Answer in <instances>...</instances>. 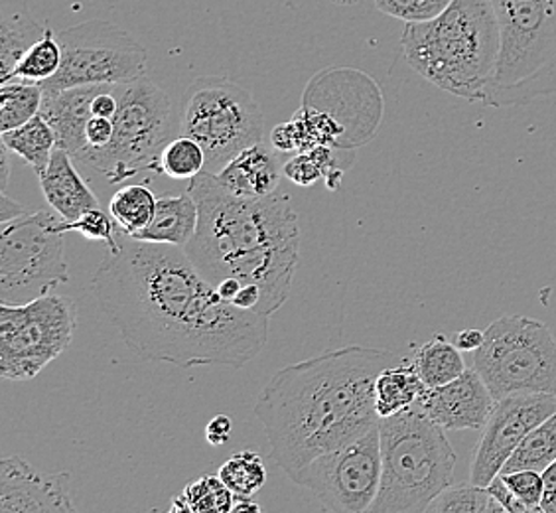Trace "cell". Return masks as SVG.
<instances>
[{
	"mask_svg": "<svg viewBox=\"0 0 556 513\" xmlns=\"http://www.w3.org/2000/svg\"><path fill=\"white\" fill-rule=\"evenodd\" d=\"M99 309L130 352L178 365L245 367L268 342L267 314L217 295L184 247L147 243L118 232L91 278Z\"/></svg>",
	"mask_w": 556,
	"mask_h": 513,
	"instance_id": "obj_1",
	"label": "cell"
},
{
	"mask_svg": "<svg viewBox=\"0 0 556 513\" xmlns=\"http://www.w3.org/2000/svg\"><path fill=\"white\" fill-rule=\"evenodd\" d=\"M393 362L391 352L352 343L278 370L253 406L278 468L290 476L374 428L375 379Z\"/></svg>",
	"mask_w": 556,
	"mask_h": 513,
	"instance_id": "obj_2",
	"label": "cell"
},
{
	"mask_svg": "<svg viewBox=\"0 0 556 513\" xmlns=\"http://www.w3.org/2000/svg\"><path fill=\"white\" fill-rule=\"evenodd\" d=\"M186 192L200 212L195 236L184 247L190 261L214 287L227 277L258 285V312L273 316L289 300L300 263L299 215L289 196H237L207 171Z\"/></svg>",
	"mask_w": 556,
	"mask_h": 513,
	"instance_id": "obj_3",
	"label": "cell"
},
{
	"mask_svg": "<svg viewBox=\"0 0 556 513\" xmlns=\"http://www.w3.org/2000/svg\"><path fill=\"white\" fill-rule=\"evenodd\" d=\"M502 46L492 0H452L434 21L407 24L401 48L428 84L471 103H483Z\"/></svg>",
	"mask_w": 556,
	"mask_h": 513,
	"instance_id": "obj_4",
	"label": "cell"
},
{
	"mask_svg": "<svg viewBox=\"0 0 556 513\" xmlns=\"http://www.w3.org/2000/svg\"><path fill=\"white\" fill-rule=\"evenodd\" d=\"M383 474L369 513H422L454 481L456 452L418 405L379 418Z\"/></svg>",
	"mask_w": 556,
	"mask_h": 513,
	"instance_id": "obj_5",
	"label": "cell"
},
{
	"mask_svg": "<svg viewBox=\"0 0 556 513\" xmlns=\"http://www.w3.org/2000/svg\"><path fill=\"white\" fill-rule=\"evenodd\" d=\"M502 46L483 105L517 108L556 96V0H492Z\"/></svg>",
	"mask_w": 556,
	"mask_h": 513,
	"instance_id": "obj_6",
	"label": "cell"
},
{
	"mask_svg": "<svg viewBox=\"0 0 556 513\" xmlns=\"http://www.w3.org/2000/svg\"><path fill=\"white\" fill-rule=\"evenodd\" d=\"M383 93L371 75L353 67H326L304 87L292 115L299 152L316 147L355 150L374 139L383 118Z\"/></svg>",
	"mask_w": 556,
	"mask_h": 513,
	"instance_id": "obj_7",
	"label": "cell"
},
{
	"mask_svg": "<svg viewBox=\"0 0 556 513\" xmlns=\"http://www.w3.org/2000/svg\"><path fill=\"white\" fill-rule=\"evenodd\" d=\"M118 97L115 133L108 147L86 149L74 161L89 172H97L109 186L127 183L142 172H161L162 149L180 133V121L168 93L140 77L115 86Z\"/></svg>",
	"mask_w": 556,
	"mask_h": 513,
	"instance_id": "obj_8",
	"label": "cell"
},
{
	"mask_svg": "<svg viewBox=\"0 0 556 513\" xmlns=\"http://www.w3.org/2000/svg\"><path fill=\"white\" fill-rule=\"evenodd\" d=\"M180 135L202 145L205 171L217 174L241 150L263 142L265 117L251 89L222 75H204L188 87Z\"/></svg>",
	"mask_w": 556,
	"mask_h": 513,
	"instance_id": "obj_9",
	"label": "cell"
},
{
	"mask_svg": "<svg viewBox=\"0 0 556 513\" xmlns=\"http://www.w3.org/2000/svg\"><path fill=\"white\" fill-rule=\"evenodd\" d=\"M483 331L473 370L495 401L519 393L556 396V340L545 322L502 316Z\"/></svg>",
	"mask_w": 556,
	"mask_h": 513,
	"instance_id": "obj_10",
	"label": "cell"
},
{
	"mask_svg": "<svg viewBox=\"0 0 556 513\" xmlns=\"http://www.w3.org/2000/svg\"><path fill=\"white\" fill-rule=\"evenodd\" d=\"M64 220L43 210L14 217L0 229V302L26 304L70 280Z\"/></svg>",
	"mask_w": 556,
	"mask_h": 513,
	"instance_id": "obj_11",
	"label": "cell"
},
{
	"mask_svg": "<svg viewBox=\"0 0 556 513\" xmlns=\"http://www.w3.org/2000/svg\"><path fill=\"white\" fill-rule=\"evenodd\" d=\"M74 300L48 292L26 304L0 302V375L28 381L74 340Z\"/></svg>",
	"mask_w": 556,
	"mask_h": 513,
	"instance_id": "obj_12",
	"label": "cell"
},
{
	"mask_svg": "<svg viewBox=\"0 0 556 513\" xmlns=\"http://www.w3.org/2000/svg\"><path fill=\"white\" fill-rule=\"evenodd\" d=\"M64 62L42 89L117 86L144 77L147 50L132 34L108 21H86L58 34Z\"/></svg>",
	"mask_w": 556,
	"mask_h": 513,
	"instance_id": "obj_13",
	"label": "cell"
},
{
	"mask_svg": "<svg viewBox=\"0 0 556 513\" xmlns=\"http://www.w3.org/2000/svg\"><path fill=\"white\" fill-rule=\"evenodd\" d=\"M383 459L379 423L359 439L320 454L289 478L316 496L336 513H364L371 510L381 488Z\"/></svg>",
	"mask_w": 556,
	"mask_h": 513,
	"instance_id": "obj_14",
	"label": "cell"
},
{
	"mask_svg": "<svg viewBox=\"0 0 556 513\" xmlns=\"http://www.w3.org/2000/svg\"><path fill=\"white\" fill-rule=\"evenodd\" d=\"M556 411V396L519 393L495 401L471 460L470 481L488 488L525 437Z\"/></svg>",
	"mask_w": 556,
	"mask_h": 513,
	"instance_id": "obj_15",
	"label": "cell"
},
{
	"mask_svg": "<svg viewBox=\"0 0 556 513\" xmlns=\"http://www.w3.org/2000/svg\"><path fill=\"white\" fill-rule=\"evenodd\" d=\"M67 472L34 468L26 460L11 456L0 462V513L75 512Z\"/></svg>",
	"mask_w": 556,
	"mask_h": 513,
	"instance_id": "obj_16",
	"label": "cell"
},
{
	"mask_svg": "<svg viewBox=\"0 0 556 513\" xmlns=\"http://www.w3.org/2000/svg\"><path fill=\"white\" fill-rule=\"evenodd\" d=\"M417 405L446 430H483L495 399L473 367L454 381L425 389Z\"/></svg>",
	"mask_w": 556,
	"mask_h": 513,
	"instance_id": "obj_17",
	"label": "cell"
},
{
	"mask_svg": "<svg viewBox=\"0 0 556 513\" xmlns=\"http://www.w3.org/2000/svg\"><path fill=\"white\" fill-rule=\"evenodd\" d=\"M103 86L43 89L42 115L54 128L58 149L72 157L87 149L86 128L91 113V101Z\"/></svg>",
	"mask_w": 556,
	"mask_h": 513,
	"instance_id": "obj_18",
	"label": "cell"
},
{
	"mask_svg": "<svg viewBox=\"0 0 556 513\" xmlns=\"http://www.w3.org/2000/svg\"><path fill=\"white\" fill-rule=\"evenodd\" d=\"M46 202L65 222L99 208L97 193L89 188L86 178L75 166L74 157L64 149H55L48 168L38 176Z\"/></svg>",
	"mask_w": 556,
	"mask_h": 513,
	"instance_id": "obj_19",
	"label": "cell"
},
{
	"mask_svg": "<svg viewBox=\"0 0 556 513\" xmlns=\"http://www.w3.org/2000/svg\"><path fill=\"white\" fill-rule=\"evenodd\" d=\"M285 164L278 161L277 150L268 149L265 142H257L241 150L233 161L217 172V180L229 192L247 198H265L277 192L278 184L285 176Z\"/></svg>",
	"mask_w": 556,
	"mask_h": 513,
	"instance_id": "obj_20",
	"label": "cell"
},
{
	"mask_svg": "<svg viewBox=\"0 0 556 513\" xmlns=\"http://www.w3.org/2000/svg\"><path fill=\"white\" fill-rule=\"evenodd\" d=\"M198 203L190 193H162L159 196L154 217L135 236L147 243L186 247L198 229Z\"/></svg>",
	"mask_w": 556,
	"mask_h": 513,
	"instance_id": "obj_21",
	"label": "cell"
},
{
	"mask_svg": "<svg viewBox=\"0 0 556 513\" xmlns=\"http://www.w3.org/2000/svg\"><path fill=\"white\" fill-rule=\"evenodd\" d=\"M425 389L415 364L389 365L375 379V411L379 418L396 415L417 405Z\"/></svg>",
	"mask_w": 556,
	"mask_h": 513,
	"instance_id": "obj_22",
	"label": "cell"
},
{
	"mask_svg": "<svg viewBox=\"0 0 556 513\" xmlns=\"http://www.w3.org/2000/svg\"><path fill=\"white\" fill-rule=\"evenodd\" d=\"M340 150L333 147H316L306 152H296L289 162H285V178L296 186L308 188L324 180L328 190H338L342 184L345 168L350 162L338 157Z\"/></svg>",
	"mask_w": 556,
	"mask_h": 513,
	"instance_id": "obj_23",
	"label": "cell"
},
{
	"mask_svg": "<svg viewBox=\"0 0 556 513\" xmlns=\"http://www.w3.org/2000/svg\"><path fill=\"white\" fill-rule=\"evenodd\" d=\"M2 142L12 154L21 157L36 172V176H40L48 168L50 159L58 149L54 128L42 115H36L21 127L2 133Z\"/></svg>",
	"mask_w": 556,
	"mask_h": 513,
	"instance_id": "obj_24",
	"label": "cell"
},
{
	"mask_svg": "<svg viewBox=\"0 0 556 513\" xmlns=\"http://www.w3.org/2000/svg\"><path fill=\"white\" fill-rule=\"evenodd\" d=\"M159 196L149 184H125L109 200V214L123 236L135 237L152 222Z\"/></svg>",
	"mask_w": 556,
	"mask_h": 513,
	"instance_id": "obj_25",
	"label": "cell"
},
{
	"mask_svg": "<svg viewBox=\"0 0 556 513\" xmlns=\"http://www.w3.org/2000/svg\"><path fill=\"white\" fill-rule=\"evenodd\" d=\"M413 364L428 389L450 384L468 370L460 348L446 336H434L432 340L422 343L415 352Z\"/></svg>",
	"mask_w": 556,
	"mask_h": 513,
	"instance_id": "obj_26",
	"label": "cell"
},
{
	"mask_svg": "<svg viewBox=\"0 0 556 513\" xmlns=\"http://www.w3.org/2000/svg\"><path fill=\"white\" fill-rule=\"evenodd\" d=\"M46 26L34 21L30 14L18 12L0 24V79H11L12 72L34 43L46 34Z\"/></svg>",
	"mask_w": 556,
	"mask_h": 513,
	"instance_id": "obj_27",
	"label": "cell"
},
{
	"mask_svg": "<svg viewBox=\"0 0 556 513\" xmlns=\"http://www.w3.org/2000/svg\"><path fill=\"white\" fill-rule=\"evenodd\" d=\"M43 89L40 84L26 79H7L0 87V133L21 127L40 115Z\"/></svg>",
	"mask_w": 556,
	"mask_h": 513,
	"instance_id": "obj_28",
	"label": "cell"
},
{
	"mask_svg": "<svg viewBox=\"0 0 556 513\" xmlns=\"http://www.w3.org/2000/svg\"><path fill=\"white\" fill-rule=\"evenodd\" d=\"M236 493L219 476H202L190 481L184 492L172 498V512L229 513L236 508Z\"/></svg>",
	"mask_w": 556,
	"mask_h": 513,
	"instance_id": "obj_29",
	"label": "cell"
},
{
	"mask_svg": "<svg viewBox=\"0 0 556 513\" xmlns=\"http://www.w3.org/2000/svg\"><path fill=\"white\" fill-rule=\"evenodd\" d=\"M556 460V411L536 425L505 462L502 474L515 471L543 472Z\"/></svg>",
	"mask_w": 556,
	"mask_h": 513,
	"instance_id": "obj_30",
	"label": "cell"
},
{
	"mask_svg": "<svg viewBox=\"0 0 556 513\" xmlns=\"http://www.w3.org/2000/svg\"><path fill=\"white\" fill-rule=\"evenodd\" d=\"M217 476L236 493V498H253L267 484L268 472L257 452L241 450L225 460Z\"/></svg>",
	"mask_w": 556,
	"mask_h": 513,
	"instance_id": "obj_31",
	"label": "cell"
},
{
	"mask_svg": "<svg viewBox=\"0 0 556 513\" xmlns=\"http://www.w3.org/2000/svg\"><path fill=\"white\" fill-rule=\"evenodd\" d=\"M62 62H64V50H62L60 38L48 28L42 38L22 55L21 62L12 72L11 79L16 77L34 84H43L60 72Z\"/></svg>",
	"mask_w": 556,
	"mask_h": 513,
	"instance_id": "obj_32",
	"label": "cell"
},
{
	"mask_svg": "<svg viewBox=\"0 0 556 513\" xmlns=\"http://www.w3.org/2000/svg\"><path fill=\"white\" fill-rule=\"evenodd\" d=\"M428 513H505L492 492L476 484H450L430 502Z\"/></svg>",
	"mask_w": 556,
	"mask_h": 513,
	"instance_id": "obj_33",
	"label": "cell"
},
{
	"mask_svg": "<svg viewBox=\"0 0 556 513\" xmlns=\"http://www.w3.org/2000/svg\"><path fill=\"white\" fill-rule=\"evenodd\" d=\"M207 168L204 149L190 137H176L162 149L159 171L172 180H192Z\"/></svg>",
	"mask_w": 556,
	"mask_h": 513,
	"instance_id": "obj_34",
	"label": "cell"
},
{
	"mask_svg": "<svg viewBox=\"0 0 556 513\" xmlns=\"http://www.w3.org/2000/svg\"><path fill=\"white\" fill-rule=\"evenodd\" d=\"M379 12L405 24L434 21L446 11L452 0H374Z\"/></svg>",
	"mask_w": 556,
	"mask_h": 513,
	"instance_id": "obj_35",
	"label": "cell"
},
{
	"mask_svg": "<svg viewBox=\"0 0 556 513\" xmlns=\"http://www.w3.org/2000/svg\"><path fill=\"white\" fill-rule=\"evenodd\" d=\"M64 234L75 232L79 236L86 237L89 241H101L108 249H117L118 247V227L111 214H105L101 208L89 210L75 222H65L62 224Z\"/></svg>",
	"mask_w": 556,
	"mask_h": 513,
	"instance_id": "obj_36",
	"label": "cell"
},
{
	"mask_svg": "<svg viewBox=\"0 0 556 513\" xmlns=\"http://www.w3.org/2000/svg\"><path fill=\"white\" fill-rule=\"evenodd\" d=\"M503 480L509 486V490L519 498V502H523L531 513H541V500L545 492V484H543V474L536 471H515L502 474Z\"/></svg>",
	"mask_w": 556,
	"mask_h": 513,
	"instance_id": "obj_37",
	"label": "cell"
},
{
	"mask_svg": "<svg viewBox=\"0 0 556 513\" xmlns=\"http://www.w3.org/2000/svg\"><path fill=\"white\" fill-rule=\"evenodd\" d=\"M115 133V123L113 118L93 117L89 118L86 128L87 149H103L108 147ZM84 152V150H81Z\"/></svg>",
	"mask_w": 556,
	"mask_h": 513,
	"instance_id": "obj_38",
	"label": "cell"
},
{
	"mask_svg": "<svg viewBox=\"0 0 556 513\" xmlns=\"http://www.w3.org/2000/svg\"><path fill=\"white\" fill-rule=\"evenodd\" d=\"M488 490L492 492L493 498H495L497 502L502 503L505 513H531V510H529L523 502H519V498L509 490V486L503 480L502 474H497V476L490 481Z\"/></svg>",
	"mask_w": 556,
	"mask_h": 513,
	"instance_id": "obj_39",
	"label": "cell"
},
{
	"mask_svg": "<svg viewBox=\"0 0 556 513\" xmlns=\"http://www.w3.org/2000/svg\"><path fill=\"white\" fill-rule=\"evenodd\" d=\"M270 147L280 152V154H289V152H299L296 145V130L292 121L280 123L270 130Z\"/></svg>",
	"mask_w": 556,
	"mask_h": 513,
	"instance_id": "obj_40",
	"label": "cell"
},
{
	"mask_svg": "<svg viewBox=\"0 0 556 513\" xmlns=\"http://www.w3.org/2000/svg\"><path fill=\"white\" fill-rule=\"evenodd\" d=\"M231 418L227 415H215L205 427V440L212 447H224L225 442L231 439Z\"/></svg>",
	"mask_w": 556,
	"mask_h": 513,
	"instance_id": "obj_41",
	"label": "cell"
},
{
	"mask_svg": "<svg viewBox=\"0 0 556 513\" xmlns=\"http://www.w3.org/2000/svg\"><path fill=\"white\" fill-rule=\"evenodd\" d=\"M231 304H236L237 309H241V311L258 312L261 311V304H263V290L258 285L247 283L237 292V297Z\"/></svg>",
	"mask_w": 556,
	"mask_h": 513,
	"instance_id": "obj_42",
	"label": "cell"
},
{
	"mask_svg": "<svg viewBox=\"0 0 556 513\" xmlns=\"http://www.w3.org/2000/svg\"><path fill=\"white\" fill-rule=\"evenodd\" d=\"M543 474V484H545V492L541 500V513H556V460L546 466Z\"/></svg>",
	"mask_w": 556,
	"mask_h": 513,
	"instance_id": "obj_43",
	"label": "cell"
},
{
	"mask_svg": "<svg viewBox=\"0 0 556 513\" xmlns=\"http://www.w3.org/2000/svg\"><path fill=\"white\" fill-rule=\"evenodd\" d=\"M483 338H485V331L466 328V330L456 331L452 342L456 343L462 352H476L482 346Z\"/></svg>",
	"mask_w": 556,
	"mask_h": 513,
	"instance_id": "obj_44",
	"label": "cell"
},
{
	"mask_svg": "<svg viewBox=\"0 0 556 513\" xmlns=\"http://www.w3.org/2000/svg\"><path fill=\"white\" fill-rule=\"evenodd\" d=\"M24 212H26V208H22L21 203L12 202L7 192H2V196H0V222L2 224L11 222Z\"/></svg>",
	"mask_w": 556,
	"mask_h": 513,
	"instance_id": "obj_45",
	"label": "cell"
},
{
	"mask_svg": "<svg viewBox=\"0 0 556 513\" xmlns=\"http://www.w3.org/2000/svg\"><path fill=\"white\" fill-rule=\"evenodd\" d=\"M241 287H243V283H241L239 278L227 277L215 285V290H217V295H219L222 299L227 300V302H233Z\"/></svg>",
	"mask_w": 556,
	"mask_h": 513,
	"instance_id": "obj_46",
	"label": "cell"
},
{
	"mask_svg": "<svg viewBox=\"0 0 556 513\" xmlns=\"http://www.w3.org/2000/svg\"><path fill=\"white\" fill-rule=\"evenodd\" d=\"M11 150L7 149V145L2 142L0 145V162H2V176H0V183H2V192L7 190V186H9V178H11V161H9V157H11Z\"/></svg>",
	"mask_w": 556,
	"mask_h": 513,
	"instance_id": "obj_47",
	"label": "cell"
},
{
	"mask_svg": "<svg viewBox=\"0 0 556 513\" xmlns=\"http://www.w3.org/2000/svg\"><path fill=\"white\" fill-rule=\"evenodd\" d=\"M261 510V505L258 503L253 502V498H237L236 508H233V512H258Z\"/></svg>",
	"mask_w": 556,
	"mask_h": 513,
	"instance_id": "obj_48",
	"label": "cell"
},
{
	"mask_svg": "<svg viewBox=\"0 0 556 513\" xmlns=\"http://www.w3.org/2000/svg\"><path fill=\"white\" fill-rule=\"evenodd\" d=\"M332 2L333 4H338V7H350L355 0H332Z\"/></svg>",
	"mask_w": 556,
	"mask_h": 513,
	"instance_id": "obj_49",
	"label": "cell"
}]
</instances>
